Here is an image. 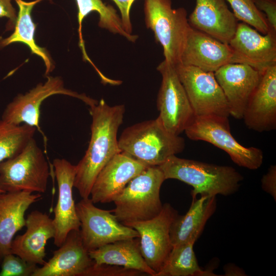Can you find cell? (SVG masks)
Instances as JSON below:
<instances>
[{
  "mask_svg": "<svg viewBox=\"0 0 276 276\" xmlns=\"http://www.w3.org/2000/svg\"><path fill=\"white\" fill-rule=\"evenodd\" d=\"M91 136L84 155L76 167L74 187L82 198H89L97 175L115 155L121 152L117 134L123 121L124 105L110 106L103 99L89 107Z\"/></svg>",
  "mask_w": 276,
  "mask_h": 276,
  "instance_id": "obj_1",
  "label": "cell"
},
{
  "mask_svg": "<svg viewBox=\"0 0 276 276\" xmlns=\"http://www.w3.org/2000/svg\"><path fill=\"white\" fill-rule=\"evenodd\" d=\"M165 179H175L192 186V197L229 196L236 193L243 176L231 166H220L193 159L169 157L158 166Z\"/></svg>",
  "mask_w": 276,
  "mask_h": 276,
  "instance_id": "obj_2",
  "label": "cell"
},
{
  "mask_svg": "<svg viewBox=\"0 0 276 276\" xmlns=\"http://www.w3.org/2000/svg\"><path fill=\"white\" fill-rule=\"evenodd\" d=\"M121 152L147 166H159L181 152L185 139L169 132L158 117L128 127L118 139Z\"/></svg>",
  "mask_w": 276,
  "mask_h": 276,
  "instance_id": "obj_3",
  "label": "cell"
},
{
  "mask_svg": "<svg viewBox=\"0 0 276 276\" xmlns=\"http://www.w3.org/2000/svg\"><path fill=\"white\" fill-rule=\"evenodd\" d=\"M165 180L158 166L148 167L131 179L116 198L112 213L125 225L156 216L163 206L160 190Z\"/></svg>",
  "mask_w": 276,
  "mask_h": 276,
  "instance_id": "obj_4",
  "label": "cell"
},
{
  "mask_svg": "<svg viewBox=\"0 0 276 276\" xmlns=\"http://www.w3.org/2000/svg\"><path fill=\"white\" fill-rule=\"evenodd\" d=\"M145 22L162 47L165 60L175 66L181 54L191 26L185 8H172L171 0H145Z\"/></svg>",
  "mask_w": 276,
  "mask_h": 276,
  "instance_id": "obj_5",
  "label": "cell"
},
{
  "mask_svg": "<svg viewBox=\"0 0 276 276\" xmlns=\"http://www.w3.org/2000/svg\"><path fill=\"white\" fill-rule=\"evenodd\" d=\"M49 176V164L33 137L19 153L0 164V189L44 193Z\"/></svg>",
  "mask_w": 276,
  "mask_h": 276,
  "instance_id": "obj_6",
  "label": "cell"
},
{
  "mask_svg": "<svg viewBox=\"0 0 276 276\" xmlns=\"http://www.w3.org/2000/svg\"><path fill=\"white\" fill-rule=\"evenodd\" d=\"M185 132L192 140L205 141L223 150L240 167L256 170L263 163V153L261 149L255 147H245L232 135L227 117H195Z\"/></svg>",
  "mask_w": 276,
  "mask_h": 276,
  "instance_id": "obj_7",
  "label": "cell"
},
{
  "mask_svg": "<svg viewBox=\"0 0 276 276\" xmlns=\"http://www.w3.org/2000/svg\"><path fill=\"white\" fill-rule=\"evenodd\" d=\"M162 76L158 93V116L169 132L179 135L192 123L195 115L174 65L165 60L157 67Z\"/></svg>",
  "mask_w": 276,
  "mask_h": 276,
  "instance_id": "obj_8",
  "label": "cell"
},
{
  "mask_svg": "<svg viewBox=\"0 0 276 276\" xmlns=\"http://www.w3.org/2000/svg\"><path fill=\"white\" fill-rule=\"evenodd\" d=\"M83 245L89 251L119 240L139 238L134 228L120 222L112 211L96 207L89 198L76 204Z\"/></svg>",
  "mask_w": 276,
  "mask_h": 276,
  "instance_id": "obj_9",
  "label": "cell"
},
{
  "mask_svg": "<svg viewBox=\"0 0 276 276\" xmlns=\"http://www.w3.org/2000/svg\"><path fill=\"white\" fill-rule=\"evenodd\" d=\"M175 67L195 117H229L228 105L214 73L182 64Z\"/></svg>",
  "mask_w": 276,
  "mask_h": 276,
  "instance_id": "obj_10",
  "label": "cell"
},
{
  "mask_svg": "<svg viewBox=\"0 0 276 276\" xmlns=\"http://www.w3.org/2000/svg\"><path fill=\"white\" fill-rule=\"evenodd\" d=\"M46 77L44 83H39L26 94L16 96L6 106L2 120L15 125L26 124L38 129L41 103L52 95L61 94L77 98L89 107L98 102L85 94L65 88L63 80L59 77Z\"/></svg>",
  "mask_w": 276,
  "mask_h": 276,
  "instance_id": "obj_11",
  "label": "cell"
},
{
  "mask_svg": "<svg viewBox=\"0 0 276 276\" xmlns=\"http://www.w3.org/2000/svg\"><path fill=\"white\" fill-rule=\"evenodd\" d=\"M177 215V211L170 203H166L160 212L154 218L127 225L139 233L142 255L156 274L172 249L170 230Z\"/></svg>",
  "mask_w": 276,
  "mask_h": 276,
  "instance_id": "obj_12",
  "label": "cell"
},
{
  "mask_svg": "<svg viewBox=\"0 0 276 276\" xmlns=\"http://www.w3.org/2000/svg\"><path fill=\"white\" fill-rule=\"evenodd\" d=\"M228 44L232 63L248 65L262 73L276 64V34L269 31L261 34L245 23H238Z\"/></svg>",
  "mask_w": 276,
  "mask_h": 276,
  "instance_id": "obj_13",
  "label": "cell"
},
{
  "mask_svg": "<svg viewBox=\"0 0 276 276\" xmlns=\"http://www.w3.org/2000/svg\"><path fill=\"white\" fill-rule=\"evenodd\" d=\"M262 74L248 65L237 63L225 64L214 72L227 100L230 116L236 119L243 118Z\"/></svg>",
  "mask_w": 276,
  "mask_h": 276,
  "instance_id": "obj_14",
  "label": "cell"
},
{
  "mask_svg": "<svg viewBox=\"0 0 276 276\" xmlns=\"http://www.w3.org/2000/svg\"><path fill=\"white\" fill-rule=\"evenodd\" d=\"M53 165L58 189L53 219L55 228L54 244L60 247L70 232L80 229L81 223L73 196L76 167L64 158L54 159Z\"/></svg>",
  "mask_w": 276,
  "mask_h": 276,
  "instance_id": "obj_15",
  "label": "cell"
},
{
  "mask_svg": "<svg viewBox=\"0 0 276 276\" xmlns=\"http://www.w3.org/2000/svg\"><path fill=\"white\" fill-rule=\"evenodd\" d=\"M148 167L126 153L117 154L96 178L90 191L91 201L94 203L113 201L128 182Z\"/></svg>",
  "mask_w": 276,
  "mask_h": 276,
  "instance_id": "obj_16",
  "label": "cell"
},
{
  "mask_svg": "<svg viewBox=\"0 0 276 276\" xmlns=\"http://www.w3.org/2000/svg\"><path fill=\"white\" fill-rule=\"evenodd\" d=\"M233 56L228 44L191 27L179 64L214 73L223 65L232 63Z\"/></svg>",
  "mask_w": 276,
  "mask_h": 276,
  "instance_id": "obj_17",
  "label": "cell"
},
{
  "mask_svg": "<svg viewBox=\"0 0 276 276\" xmlns=\"http://www.w3.org/2000/svg\"><path fill=\"white\" fill-rule=\"evenodd\" d=\"M242 119L248 129L257 132L276 129V64L262 73Z\"/></svg>",
  "mask_w": 276,
  "mask_h": 276,
  "instance_id": "obj_18",
  "label": "cell"
},
{
  "mask_svg": "<svg viewBox=\"0 0 276 276\" xmlns=\"http://www.w3.org/2000/svg\"><path fill=\"white\" fill-rule=\"evenodd\" d=\"M59 247L32 276H84L94 263L83 245L80 230L70 232Z\"/></svg>",
  "mask_w": 276,
  "mask_h": 276,
  "instance_id": "obj_19",
  "label": "cell"
},
{
  "mask_svg": "<svg viewBox=\"0 0 276 276\" xmlns=\"http://www.w3.org/2000/svg\"><path fill=\"white\" fill-rule=\"evenodd\" d=\"M25 226V233L13 239L11 253L28 262L42 266L45 263L47 242L54 238L55 234L53 219L46 213L33 211L28 215Z\"/></svg>",
  "mask_w": 276,
  "mask_h": 276,
  "instance_id": "obj_20",
  "label": "cell"
},
{
  "mask_svg": "<svg viewBox=\"0 0 276 276\" xmlns=\"http://www.w3.org/2000/svg\"><path fill=\"white\" fill-rule=\"evenodd\" d=\"M190 26L228 44L238 24L225 0H196L188 18Z\"/></svg>",
  "mask_w": 276,
  "mask_h": 276,
  "instance_id": "obj_21",
  "label": "cell"
},
{
  "mask_svg": "<svg viewBox=\"0 0 276 276\" xmlns=\"http://www.w3.org/2000/svg\"><path fill=\"white\" fill-rule=\"evenodd\" d=\"M41 196L25 191L0 193V264L4 257L11 253L15 234L25 226L26 212Z\"/></svg>",
  "mask_w": 276,
  "mask_h": 276,
  "instance_id": "obj_22",
  "label": "cell"
},
{
  "mask_svg": "<svg viewBox=\"0 0 276 276\" xmlns=\"http://www.w3.org/2000/svg\"><path fill=\"white\" fill-rule=\"evenodd\" d=\"M217 208L216 196L192 197V203L184 215L178 214L170 230L172 246L187 242L195 243L201 236L206 223Z\"/></svg>",
  "mask_w": 276,
  "mask_h": 276,
  "instance_id": "obj_23",
  "label": "cell"
},
{
  "mask_svg": "<svg viewBox=\"0 0 276 276\" xmlns=\"http://www.w3.org/2000/svg\"><path fill=\"white\" fill-rule=\"evenodd\" d=\"M95 265H109L140 271L151 276L156 272L143 258L136 238L119 240L88 251Z\"/></svg>",
  "mask_w": 276,
  "mask_h": 276,
  "instance_id": "obj_24",
  "label": "cell"
},
{
  "mask_svg": "<svg viewBox=\"0 0 276 276\" xmlns=\"http://www.w3.org/2000/svg\"><path fill=\"white\" fill-rule=\"evenodd\" d=\"M42 1L44 0H34L31 2L15 0L19 10L14 31L10 36L0 39V48H4L16 42L25 44L29 48L32 54L42 58L45 65L47 75L52 71L54 66L48 51L44 48L38 46L35 42L34 36L36 25L31 15L34 7Z\"/></svg>",
  "mask_w": 276,
  "mask_h": 276,
  "instance_id": "obj_25",
  "label": "cell"
},
{
  "mask_svg": "<svg viewBox=\"0 0 276 276\" xmlns=\"http://www.w3.org/2000/svg\"><path fill=\"white\" fill-rule=\"evenodd\" d=\"M78 8V33L79 46L83 58L94 66V64L88 56L82 34V23L84 18L91 12H97L99 15V26L114 34H119L131 42L138 39L137 35L130 34L123 28L121 17L116 10L111 5H106L102 0H75Z\"/></svg>",
  "mask_w": 276,
  "mask_h": 276,
  "instance_id": "obj_26",
  "label": "cell"
},
{
  "mask_svg": "<svg viewBox=\"0 0 276 276\" xmlns=\"http://www.w3.org/2000/svg\"><path fill=\"white\" fill-rule=\"evenodd\" d=\"M194 243L187 242L173 246L155 276L216 275L199 267L193 249Z\"/></svg>",
  "mask_w": 276,
  "mask_h": 276,
  "instance_id": "obj_27",
  "label": "cell"
},
{
  "mask_svg": "<svg viewBox=\"0 0 276 276\" xmlns=\"http://www.w3.org/2000/svg\"><path fill=\"white\" fill-rule=\"evenodd\" d=\"M37 128L0 120V164L19 153L34 137Z\"/></svg>",
  "mask_w": 276,
  "mask_h": 276,
  "instance_id": "obj_28",
  "label": "cell"
},
{
  "mask_svg": "<svg viewBox=\"0 0 276 276\" xmlns=\"http://www.w3.org/2000/svg\"><path fill=\"white\" fill-rule=\"evenodd\" d=\"M227 2L237 20L242 21L263 34L269 28L265 15L256 6L253 0H225Z\"/></svg>",
  "mask_w": 276,
  "mask_h": 276,
  "instance_id": "obj_29",
  "label": "cell"
},
{
  "mask_svg": "<svg viewBox=\"0 0 276 276\" xmlns=\"http://www.w3.org/2000/svg\"><path fill=\"white\" fill-rule=\"evenodd\" d=\"M0 265V276H32L37 267L12 253L5 255Z\"/></svg>",
  "mask_w": 276,
  "mask_h": 276,
  "instance_id": "obj_30",
  "label": "cell"
},
{
  "mask_svg": "<svg viewBox=\"0 0 276 276\" xmlns=\"http://www.w3.org/2000/svg\"><path fill=\"white\" fill-rule=\"evenodd\" d=\"M142 272L123 267L95 263L86 271L84 276H131L137 275Z\"/></svg>",
  "mask_w": 276,
  "mask_h": 276,
  "instance_id": "obj_31",
  "label": "cell"
},
{
  "mask_svg": "<svg viewBox=\"0 0 276 276\" xmlns=\"http://www.w3.org/2000/svg\"><path fill=\"white\" fill-rule=\"evenodd\" d=\"M257 8L265 15L269 31L276 34V0H253Z\"/></svg>",
  "mask_w": 276,
  "mask_h": 276,
  "instance_id": "obj_32",
  "label": "cell"
},
{
  "mask_svg": "<svg viewBox=\"0 0 276 276\" xmlns=\"http://www.w3.org/2000/svg\"><path fill=\"white\" fill-rule=\"evenodd\" d=\"M118 7L122 24L125 31L132 34V26L130 19V10L135 0H112Z\"/></svg>",
  "mask_w": 276,
  "mask_h": 276,
  "instance_id": "obj_33",
  "label": "cell"
},
{
  "mask_svg": "<svg viewBox=\"0 0 276 276\" xmlns=\"http://www.w3.org/2000/svg\"><path fill=\"white\" fill-rule=\"evenodd\" d=\"M262 189L276 200V166L271 165L261 178Z\"/></svg>",
  "mask_w": 276,
  "mask_h": 276,
  "instance_id": "obj_34",
  "label": "cell"
},
{
  "mask_svg": "<svg viewBox=\"0 0 276 276\" xmlns=\"http://www.w3.org/2000/svg\"><path fill=\"white\" fill-rule=\"evenodd\" d=\"M11 1L12 0H0V18L5 17L9 19L7 30L14 28L17 19L16 11Z\"/></svg>",
  "mask_w": 276,
  "mask_h": 276,
  "instance_id": "obj_35",
  "label": "cell"
},
{
  "mask_svg": "<svg viewBox=\"0 0 276 276\" xmlns=\"http://www.w3.org/2000/svg\"><path fill=\"white\" fill-rule=\"evenodd\" d=\"M225 275H245V272L233 264H228L224 266Z\"/></svg>",
  "mask_w": 276,
  "mask_h": 276,
  "instance_id": "obj_36",
  "label": "cell"
},
{
  "mask_svg": "<svg viewBox=\"0 0 276 276\" xmlns=\"http://www.w3.org/2000/svg\"><path fill=\"white\" fill-rule=\"evenodd\" d=\"M3 192H4L3 191H2V190H1L0 189V193H3Z\"/></svg>",
  "mask_w": 276,
  "mask_h": 276,
  "instance_id": "obj_37",
  "label": "cell"
}]
</instances>
